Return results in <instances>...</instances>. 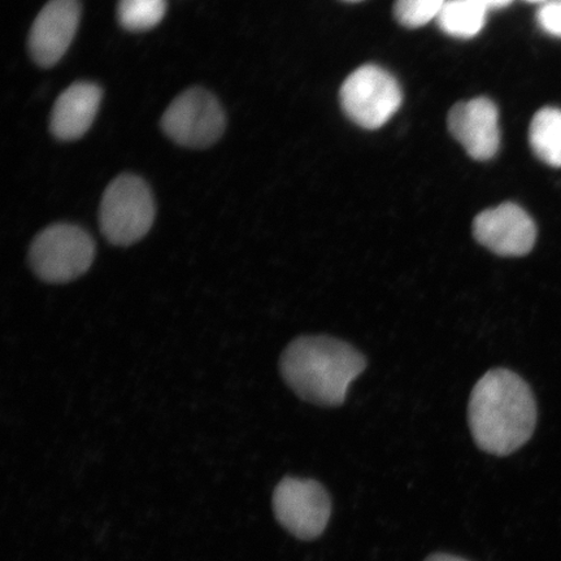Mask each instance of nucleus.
I'll return each mask as SVG.
<instances>
[{
  "instance_id": "nucleus-1",
  "label": "nucleus",
  "mask_w": 561,
  "mask_h": 561,
  "mask_svg": "<svg viewBox=\"0 0 561 561\" xmlns=\"http://www.w3.org/2000/svg\"><path fill=\"white\" fill-rule=\"evenodd\" d=\"M476 445L495 456L514 454L537 425L535 396L523 378L508 369H493L476 383L468 405Z\"/></svg>"
},
{
  "instance_id": "nucleus-5",
  "label": "nucleus",
  "mask_w": 561,
  "mask_h": 561,
  "mask_svg": "<svg viewBox=\"0 0 561 561\" xmlns=\"http://www.w3.org/2000/svg\"><path fill=\"white\" fill-rule=\"evenodd\" d=\"M347 116L366 129L381 128L402 104L397 80L380 67L364 66L347 77L341 89Z\"/></svg>"
},
{
  "instance_id": "nucleus-6",
  "label": "nucleus",
  "mask_w": 561,
  "mask_h": 561,
  "mask_svg": "<svg viewBox=\"0 0 561 561\" xmlns=\"http://www.w3.org/2000/svg\"><path fill=\"white\" fill-rule=\"evenodd\" d=\"M227 118L219 101L208 91L194 88L171 103L161 128L173 142L191 149H206L224 135Z\"/></svg>"
},
{
  "instance_id": "nucleus-3",
  "label": "nucleus",
  "mask_w": 561,
  "mask_h": 561,
  "mask_svg": "<svg viewBox=\"0 0 561 561\" xmlns=\"http://www.w3.org/2000/svg\"><path fill=\"white\" fill-rule=\"evenodd\" d=\"M156 201L149 185L137 175L123 174L104 192L100 207L102 234L126 248L142 240L156 221Z\"/></svg>"
},
{
  "instance_id": "nucleus-10",
  "label": "nucleus",
  "mask_w": 561,
  "mask_h": 561,
  "mask_svg": "<svg viewBox=\"0 0 561 561\" xmlns=\"http://www.w3.org/2000/svg\"><path fill=\"white\" fill-rule=\"evenodd\" d=\"M448 129L476 160H489L501 145L500 115L486 98L454 105L448 114Z\"/></svg>"
},
{
  "instance_id": "nucleus-11",
  "label": "nucleus",
  "mask_w": 561,
  "mask_h": 561,
  "mask_svg": "<svg viewBox=\"0 0 561 561\" xmlns=\"http://www.w3.org/2000/svg\"><path fill=\"white\" fill-rule=\"evenodd\" d=\"M102 102V90L93 82L70 85L56 101L51 115V131L61 140L85 136L93 125Z\"/></svg>"
},
{
  "instance_id": "nucleus-2",
  "label": "nucleus",
  "mask_w": 561,
  "mask_h": 561,
  "mask_svg": "<svg viewBox=\"0 0 561 561\" xmlns=\"http://www.w3.org/2000/svg\"><path fill=\"white\" fill-rule=\"evenodd\" d=\"M367 368L366 357L347 342L328 335L300 336L284 351L280 375L308 403L339 407L350 385Z\"/></svg>"
},
{
  "instance_id": "nucleus-4",
  "label": "nucleus",
  "mask_w": 561,
  "mask_h": 561,
  "mask_svg": "<svg viewBox=\"0 0 561 561\" xmlns=\"http://www.w3.org/2000/svg\"><path fill=\"white\" fill-rule=\"evenodd\" d=\"M95 243L85 229L73 224H54L34 238L30 264L34 275L48 284H67L89 271Z\"/></svg>"
},
{
  "instance_id": "nucleus-8",
  "label": "nucleus",
  "mask_w": 561,
  "mask_h": 561,
  "mask_svg": "<svg viewBox=\"0 0 561 561\" xmlns=\"http://www.w3.org/2000/svg\"><path fill=\"white\" fill-rule=\"evenodd\" d=\"M474 240L495 255H528L537 241V227L531 217L515 203H503L483 210L473 221Z\"/></svg>"
},
{
  "instance_id": "nucleus-20",
  "label": "nucleus",
  "mask_w": 561,
  "mask_h": 561,
  "mask_svg": "<svg viewBox=\"0 0 561 561\" xmlns=\"http://www.w3.org/2000/svg\"><path fill=\"white\" fill-rule=\"evenodd\" d=\"M347 2H359V0H347Z\"/></svg>"
},
{
  "instance_id": "nucleus-12",
  "label": "nucleus",
  "mask_w": 561,
  "mask_h": 561,
  "mask_svg": "<svg viewBox=\"0 0 561 561\" xmlns=\"http://www.w3.org/2000/svg\"><path fill=\"white\" fill-rule=\"evenodd\" d=\"M488 10L483 0H446L437 20L446 34L456 38H472L485 25Z\"/></svg>"
},
{
  "instance_id": "nucleus-15",
  "label": "nucleus",
  "mask_w": 561,
  "mask_h": 561,
  "mask_svg": "<svg viewBox=\"0 0 561 561\" xmlns=\"http://www.w3.org/2000/svg\"><path fill=\"white\" fill-rule=\"evenodd\" d=\"M445 3L446 0H397L394 13L399 23L415 30L438 19Z\"/></svg>"
},
{
  "instance_id": "nucleus-7",
  "label": "nucleus",
  "mask_w": 561,
  "mask_h": 561,
  "mask_svg": "<svg viewBox=\"0 0 561 561\" xmlns=\"http://www.w3.org/2000/svg\"><path fill=\"white\" fill-rule=\"evenodd\" d=\"M273 512L280 526L304 541L318 538L332 515V501L318 481L285 477L273 493Z\"/></svg>"
},
{
  "instance_id": "nucleus-19",
  "label": "nucleus",
  "mask_w": 561,
  "mask_h": 561,
  "mask_svg": "<svg viewBox=\"0 0 561 561\" xmlns=\"http://www.w3.org/2000/svg\"><path fill=\"white\" fill-rule=\"evenodd\" d=\"M529 2H543V0H529Z\"/></svg>"
},
{
  "instance_id": "nucleus-13",
  "label": "nucleus",
  "mask_w": 561,
  "mask_h": 561,
  "mask_svg": "<svg viewBox=\"0 0 561 561\" xmlns=\"http://www.w3.org/2000/svg\"><path fill=\"white\" fill-rule=\"evenodd\" d=\"M533 151L546 164L561 167V111L543 108L533 118L529 131Z\"/></svg>"
},
{
  "instance_id": "nucleus-16",
  "label": "nucleus",
  "mask_w": 561,
  "mask_h": 561,
  "mask_svg": "<svg viewBox=\"0 0 561 561\" xmlns=\"http://www.w3.org/2000/svg\"><path fill=\"white\" fill-rule=\"evenodd\" d=\"M539 24L547 33L561 37V3H550L538 13Z\"/></svg>"
},
{
  "instance_id": "nucleus-9",
  "label": "nucleus",
  "mask_w": 561,
  "mask_h": 561,
  "mask_svg": "<svg viewBox=\"0 0 561 561\" xmlns=\"http://www.w3.org/2000/svg\"><path fill=\"white\" fill-rule=\"evenodd\" d=\"M79 0H50L39 12L30 34L32 58L41 67H53L66 55L79 30Z\"/></svg>"
},
{
  "instance_id": "nucleus-18",
  "label": "nucleus",
  "mask_w": 561,
  "mask_h": 561,
  "mask_svg": "<svg viewBox=\"0 0 561 561\" xmlns=\"http://www.w3.org/2000/svg\"><path fill=\"white\" fill-rule=\"evenodd\" d=\"M483 2L486 3V5L489 7H504V5H508L512 0H483Z\"/></svg>"
},
{
  "instance_id": "nucleus-14",
  "label": "nucleus",
  "mask_w": 561,
  "mask_h": 561,
  "mask_svg": "<svg viewBox=\"0 0 561 561\" xmlns=\"http://www.w3.org/2000/svg\"><path fill=\"white\" fill-rule=\"evenodd\" d=\"M167 0H121L117 5L118 23L130 32L153 30L167 13Z\"/></svg>"
},
{
  "instance_id": "nucleus-17",
  "label": "nucleus",
  "mask_w": 561,
  "mask_h": 561,
  "mask_svg": "<svg viewBox=\"0 0 561 561\" xmlns=\"http://www.w3.org/2000/svg\"><path fill=\"white\" fill-rule=\"evenodd\" d=\"M425 561H468L466 559L450 556V553H434V556L427 558Z\"/></svg>"
}]
</instances>
